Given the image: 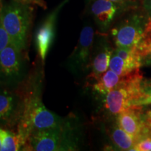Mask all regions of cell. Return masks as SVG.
<instances>
[{"label": "cell", "instance_id": "cell-1", "mask_svg": "<svg viewBox=\"0 0 151 151\" xmlns=\"http://www.w3.org/2000/svg\"><path fill=\"white\" fill-rule=\"evenodd\" d=\"M43 66L36 64L19 88L23 99V109L16 131L22 135L26 142L33 132L55 127L64 120V118L49 111L43 104Z\"/></svg>", "mask_w": 151, "mask_h": 151}, {"label": "cell", "instance_id": "cell-2", "mask_svg": "<svg viewBox=\"0 0 151 151\" xmlns=\"http://www.w3.org/2000/svg\"><path fill=\"white\" fill-rule=\"evenodd\" d=\"M33 19L34 6L9 0L4 1L0 9V21L11 43L25 52L29 46Z\"/></svg>", "mask_w": 151, "mask_h": 151}, {"label": "cell", "instance_id": "cell-3", "mask_svg": "<svg viewBox=\"0 0 151 151\" xmlns=\"http://www.w3.org/2000/svg\"><path fill=\"white\" fill-rule=\"evenodd\" d=\"M146 82L139 70L122 81L105 95L104 109L109 116L116 117L119 113L132 106H138L146 95Z\"/></svg>", "mask_w": 151, "mask_h": 151}, {"label": "cell", "instance_id": "cell-4", "mask_svg": "<svg viewBox=\"0 0 151 151\" xmlns=\"http://www.w3.org/2000/svg\"><path fill=\"white\" fill-rule=\"evenodd\" d=\"M30 72L27 52L10 43L0 52V85L18 89Z\"/></svg>", "mask_w": 151, "mask_h": 151}, {"label": "cell", "instance_id": "cell-5", "mask_svg": "<svg viewBox=\"0 0 151 151\" xmlns=\"http://www.w3.org/2000/svg\"><path fill=\"white\" fill-rule=\"evenodd\" d=\"M94 30L90 21L85 22L78 43L66 62V67L76 77L83 76L90 71Z\"/></svg>", "mask_w": 151, "mask_h": 151}, {"label": "cell", "instance_id": "cell-6", "mask_svg": "<svg viewBox=\"0 0 151 151\" xmlns=\"http://www.w3.org/2000/svg\"><path fill=\"white\" fill-rule=\"evenodd\" d=\"M116 123L137 142L151 137V110H145L143 106H132L116 117Z\"/></svg>", "mask_w": 151, "mask_h": 151}, {"label": "cell", "instance_id": "cell-7", "mask_svg": "<svg viewBox=\"0 0 151 151\" xmlns=\"http://www.w3.org/2000/svg\"><path fill=\"white\" fill-rule=\"evenodd\" d=\"M148 21L140 14H133L119 22L111 29V36L116 47L132 48L141 41Z\"/></svg>", "mask_w": 151, "mask_h": 151}, {"label": "cell", "instance_id": "cell-8", "mask_svg": "<svg viewBox=\"0 0 151 151\" xmlns=\"http://www.w3.org/2000/svg\"><path fill=\"white\" fill-rule=\"evenodd\" d=\"M70 0H62L47 15L35 34V45L38 57L43 65L51 48L56 35L57 23L62 9Z\"/></svg>", "mask_w": 151, "mask_h": 151}, {"label": "cell", "instance_id": "cell-9", "mask_svg": "<svg viewBox=\"0 0 151 151\" xmlns=\"http://www.w3.org/2000/svg\"><path fill=\"white\" fill-rule=\"evenodd\" d=\"M23 109L21 92L0 85V127L16 130Z\"/></svg>", "mask_w": 151, "mask_h": 151}, {"label": "cell", "instance_id": "cell-10", "mask_svg": "<svg viewBox=\"0 0 151 151\" xmlns=\"http://www.w3.org/2000/svg\"><path fill=\"white\" fill-rule=\"evenodd\" d=\"M63 122L55 127L37 130L30 134L24 150L64 151Z\"/></svg>", "mask_w": 151, "mask_h": 151}, {"label": "cell", "instance_id": "cell-11", "mask_svg": "<svg viewBox=\"0 0 151 151\" xmlns=\"http://www.w3.org/2000/svg\"><path fill=\"white\" fill-rule=\"evenodd\" d=\"M88 7L101 34L108 31L120 9H123L109 0H92Z\"/></svg>", "mask_w": 151, "mask_h": 151}, {"label": "cell", "instance_id": "cell-12", "mask_svg": "<svg viewBox=\"0 0 151 151\" xmlns=\"http://www.w3.org/2000/svg\"><path fill=\"white\" fill-rule=\"evenodd\" d=\"M97 46L93 45L89 73L87 78L94 81L108 70L109 62L113 49L111 48L104 37L97 41Z\"/></svg>", "mask_w": 151, "mask_h": 151}, {"label": "cell", "instance_id": "cell-13", "mask_svg": "<svg viewBox=\"0 0 151 151\" xmlns=\"http://www.w3.org/2000/svg\"><path fill=\"white\" fill-rule=\"evenodd\" d=\"M0 141L1 143V151L25 150V140L21 134L15 130L0 127Z\"/></svg>", "mask_w": 151, "mask_h": 151}, {"label": "cell", "instance_id": "cell-14", "mask_svg": "<svg viewBox=\"0 0 151 151\" xmlns=\"http://www.w3.org/2000/svg\"><path fill=\"white\" fill-rule=\"evenodd\" d=\"M109 132L111 141L119 150H134L138 143L134 138L122 129L116 122L111 126Z\"/></svg>", "mask_w": 151, "mask_h": 151}, {"label": "cell", "instance_id": "cell-15", "mask_svg": "<svg viewBox=\"0 0 151 151\" xmlns=\"http://www.w3.org/2000/svg\"><path fill=\"white\" fill-rule=\"evenodd\" d=\"M122 79V77L119 76L116 73L109 69L97 80L94 81V83L92 86V90L100 95L105 96L118 86Z\"/></svg>", "mask_w": 151, "mask_h": 151}, {"label": "cell", "instance_id": "cell-16", "mask_svg": "<svg viewBox=\"0 0 151 151\" xmlns=\"http://www.w3.org/2000/svg\"><path fill=\"white\" fill-rule=\"evenodd\" d=\"M137 48L142 59L143 65L151 64V18H148L144 32Z\"/></svg>", "mask_w": 151, "mask_h": 151}, {"label": "cell", "instance_id": "cell-17", "mask_svg": "<svg viewBox=\"0 0 151 151\" xmlns=\"http://www.w3.org/2000/svg\"><path fill=\"white\" fill-rule=\"evenodd\" d=\"M109 69H111L122 78L128 76L136 71L140 70V69L135 68L128 62L124 61L120 57L114 53L113 51L109 62Z\"/></svg>", "mask_w": 151, "mask_h": 151}, {"label": "cell", "instance_id": "cell-18", "mask_svg": "<svg viewBox=\"0 0 151 151\" xmlns=\"http://www.w3.org/2000/svg\"><path fill=\"white\" fill-rule=\"evenodd\" d=\"M10 43H11L10 37L0 21V52L8 46Z\"/></svg>", "mask_w": 151, "mask_h": 151}, {"label": "cell", "instance_id": "cell-19", "mask_svg": "<svg viewBox=\"0 0 151 151\" xmlns=\"http://www.w3.org/2000/svg\"><path fill=\"white\" fill-rule=\"evenodd\" d=\"M134 151H151V137L139 141L134 148Z\"/></svg>", "mask_w": 151, "mask_h": 151}, {"label": "cell", "instance_id": "cell-20", "mask_svg": "<svg viewBox=\"0 0 151 151\" xmlns=\"http://www.w3.org/2000/svg\"><path fill=\"white\" fill-rule=\"evenodd\" d=\"M14 1L20 4H23L37 6L43 9H47V4L45 0H14Z\"/></svg>", "mask_w": 151, "mask_h": 151}, {"label": "cell", "instance_id": "cell-21", "mask_svg": "<svg viewBox=\"0 0 151 151\" xmlns=\"http://www.w3.org/2000/svg\"><path fill=\"white\" fill-rule=\"evenodd\" d=\"M144 8L148 15V18H151V0H144Z\"/></svg>", "mask_w": 151, "mask_h": 151}, {"label": "cell", "instance_id": "cell-22", "mask_svg": "<svg viewBox=\"0 0 151 151\" xmlns=\"http://www.w3.org/2000/svg\"><path fill=\"white\" fill-rule=\"evenodd\" d=\"M109 1H112V2L116 4L121 6L122 8H124L127 5L128 2H129V0H109Z\"/></svg>", "mask_w": 151, "mask_h": 151}, {"label": "cell", "instance_id": "cell-23", "mask_svg": "<svg viewBox=\"0 0 151 151\" xmlns=\"http://www.w3.org/2000/svg\"><path fill=\"white\" fill-rule=\"evenodd\" d=\"M84 1H85V4H86V6H88L91 3V1H92V0H84Z\"/></svg>", "mask_w": 151, "mask_h": 151}, {"label": "cell", "instance_id": "cell-24", "mask_svg": "<svg viewBox=\"0 0 151 151\" xmlns=\"http://www.w3.org/2000/svg\"><path fill=\"white\" fill-rule=\"evenodd\" d=\"M151 90V84L150 83H147L146 85V91L147 90Z\"/></svg>", "mask_w": 151, "mask_h": 151}, {"label": "cell", "instance_id": "cell-25", "mask_svg": "<svg viewBox=\"0 0 151 151\" xmlns=\"http://www.w3.org/2000/svg\"><path fill=\"white\" fill-rule=\"evenodd\" d=\"M4 2V0H0V9H1V6L3 5Z\"/></svg>", "mask_w": 151, "mask_h": 151}, {"label": "cell", "instance_id": "cell-26", "mask_svg": "<svg viewBox=\"0 0 151 151\" xmlns=\"http://www.w3.org/2000/svg\"><path fill=\"white\" fill-rule=\"evenodd\" d=\"M1 141H0V150H1Z\"/></svg>", "mask_w": 151, "mask_h": 151}]
</instances>
